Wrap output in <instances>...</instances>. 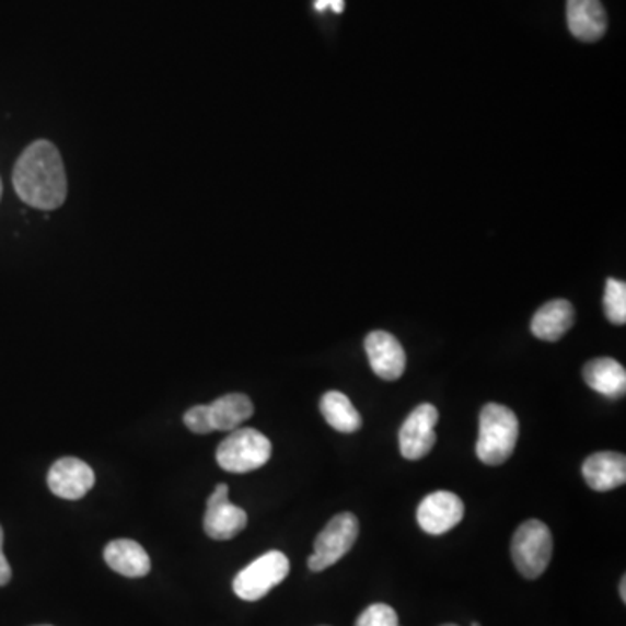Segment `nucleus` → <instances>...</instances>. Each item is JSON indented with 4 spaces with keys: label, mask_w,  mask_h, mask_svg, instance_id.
Returning a JSON list of instances; mask_svg holds the SVG:
<instances>
[{
    "label": "nucleus",
    "mask_w": 626,
    "mask_h": 626,
    "mask_svg": "<svg viewBox=\"0 0 626 626\" xmlns=\"http://www.w3.org/2000/svg\"><path fill=\"white\" fill-rule=\"evenodd\" d=\"M13 185L18 197L31 208L43 211L60 208L68 192L60 150L47 140L26 147L14 165Z\"/></svg>",
    "instance_id": "f257e3e1"
},
{
    "label": "nucleus",
    "mask_w": 626,
    "mask_h": 626,
    "mask_svg": "<svg viewBox=\"0 0 626 626\" xmlns=\"http://www.w3.org/2000/svg\"><path fill=\"white\" fill-rule=\"evenodd\" d=\"M519 418L510 407L486 404L478 418L477 456L486 465H503L515 451Z\"/></svg>",
    "instance_id": "f03ea898"
},
{
    "label": "nucleus",
    "mask_w": 626,
    "mask_h": 626,
    "mask_svg": "<svg viewBox=\"0 0 626 626\" xmlns=\"http://www.w3.org/2000/svg\"><path fill=\"white\" fill-rule=\"evenodd\" d=\"M271 442L254 428H237L218 445L217 462L230 474H247L267 465Z\"/></svg>",
    "instance_id": "7ed1b4c3"
},
{
    "label": "nucleus",
    "mask_w": 626,
    "mask_h": 626,
    "mask_svg": "<svg viewBox=\"0 0 626 626\" xmlns=\"http://www.w3.org/2000/svg\"><path fill=\"white\" fill-rule=\"evenodd\" d=\"M554 540L542 521H528L513 534L512 559L517 571L528 580H536L550 564Z\"/></svg>",
    "instance_id": "20e7f679"
},
{
    "label": "nucleus",
    "mask_w": 626,
    "mask_h": 626,
    "mask_svg": "<svg viewBox=\"0 0 626 626\" xmlns=\"http://www.w3.org/2000/svg\"><path fill=\"white\" fill-rule=\"evenodd\" d=\"M359 521L353 513L345 512L333 517L315 540L313 554L309 557L310 571L321 572L335 566L356 545Z\"/></svg>",
    "instance_id": "39448f33"
},
{
    "label": "nucleus",
    "mask_w": 626,
    "mask_h": 626,
    "mask_svg": "<svg viewBox=\"0 0 626 626\" xmlns=\"http://www.w3.org/2000/svg\"><path fill=\"white\" fill-rule=\"evenodd\" d=\"M289 567V559L282 552H267L235 576L233 592L242 601H259L288 578Z\"/></svg>",
    "instance_id": "423d86ee"
},
{
    "label": "nucleus",
    "mask_w": 626,
    "mask_h": 626,
    "mask_svg": "<svg viewBox=\"0 0 626 626\" xmlns=\"http://www.w3.org/2000/svg\"><path fill=\"white\" fill-rule=\"evenodd\" d=\"M439 424V410L432 404H419L404 421L398 444L406 460L416 462L427 456L436 445V427Z\"/></svg>",
    "instance_id": "0eeeda50"
},
{
    "label": "nucleus",
    "mask_w": 626,
    "mask_h": 626,
    "mask_svg": "<svg viewBox=\"0 0 626 626\" xmlns=\"http://www.w3.org/2000/svg\"><path fill=\"white\" fill-rule=\"evenodd\" d=\"M247 513L241 507L230 503L229 486L218 484L217 489L209 496L208 510L204 515V531L212 540L227 542L246 530Z\"/></svg>",
    "instance_id": "6e6552de"
},
{
    "label": "nucleus",
    "mask_w": 626,
    "mask_h": 626,
    "mask_svg": "<svg viewBox=\"0 0 626 626\" xmlns=\"http://www.w3.org/2000/svg\"><path fill=\"white\" fill-rule=\"evenodd\" d=\"M418 524L425 533H449L454 530L465 517V505L462 498L449 491H437L428 495L418 507Z\"/></svg>",
    "instance_id": "1a4fd4ad"
},
{
    "label": "nucleus",
    "mask_w": 626,
    "mask_h": 626,
    "mask_svg": "<svg viewBox=\"0 0 626 626\" xmlns=\"http://www.w3.org/2000/svg\"><path fill=\"white\" fill-rule=\"evenodd\" d=\"M93 468L79 457H61L49 470L47 484L53 495L63 500H81L94 486Z\"/></svg>",
    "instance_id": "9d476101"
},
{
    "label": "nucleus",
    "mask_w": 626,
    "mask_h": 626,
    "mask_svg": "<svg viewBox=\"0 0 626 626\" xmlns=\"http://www.w3.org/2000/svg\"><path fill=\"white\" fill-rule=\"evenodd\" d=\"M369 364L381 380L395 381L406 371V351L403 345L386 331L369 333L364 341Z\"/></svg>",
    "instance_id": "9b49d317"
},
{
    "label": "nucleus",
    "mask_w": 626,
    "mask_h": 626,
    "mask_svg": "<svg viewBox=\"0 0 626 626\" xmlns=\"http://www.w3.org/2000/svg\"><path fill=\"white\" fill-rule=\"evenodd\" d=\"M567 25L578 40H601L607 31V16L601 0H567Z\"/></svg>",
    "instance_id": "f8f14e48"
},
{
    "label": "nucleus",
    "mask_w": 626,
    "mask_h": 626,
    "mask_svg": "<svg viewBox=\"0 0 626 626\" xmlns=\"http://www.w3.org/2000/svg\"><path fill=\"white\" fill-rule=\"evenodd\" d=\"M583 477L593 491H613L626 483V457L619 453H595L583 463Z\"/></svg>",
    "instance_id": "ddd939ff"
},
{
    "label": "nucleus",
    "mask_w": 626,
    "mask_h": 626,
    "mask_svg": "<svg viewBox=\"0 0 626 626\" xmlns=\"http://www.w3.org/2000/svg\"><path fill=\"white\" fill-rule=\"evenodd\" d=\"M575 306L567 300L548 301L534 313L531 331L543 341H559L575 324Z\"/></svg>",
    "instance_id": "4468645a"
},
{
    "label": "nucleus",
    "mask_w": 626,
    "mask_h": 626,
    "mask_svg": "<svg viewBox=\"0 0 626 626\" xmlns=\"http://www.w3.org/2000/svg\"><path fill=\"white\" fill-rule=\"evenodd\" d=\"M105 563L126 578H143L152 567L147 550L132 540H115L108 543L105 548Z\"/></svg>",
    "instance_id": "2eb2a0df"
},
{
    "label": "nucleus",
    "mask_w": 626,
    "mask_h": 626,
    "mask_svg": "<svg viewBox=\"0 0 626 626\" xmlns=\"http://www.w3.org/2000/svg\"><path fill=\"white\" fill-rule=\"evenodd\" d=\"M584 383L599 394L622 398L626 394V371L618 360L601 357L587 362L583 368Z\"/></svg>",
    "instance_id": "dca6fc26"
},
{
    "label": "nucleus",
    "mask_w": 626,
    "mask_h": 626,
    "mask_svg": "<svg viewBox=\"0 0 626 626\" xmlns=\"http://www.w3.org/2000/svg\"><path fill=\"white\" fill-rule=\"evenodd\" d=\"M208 407L215 432H233L254 413L253 401L244 394L223 395Z\"/></svg>",
    "instance_id": "f3484780"
},
{
    "label": "nucleus",
    "mask_w": 626,
    "mask_h": 626,
    "mask_svg": "<svg viewBox=\"0 0 626 626\" xmlns=\"http://www.w3.org/2000/svg\"><path fill=\"white\" fill-rule=\"evenodd\" d=\"M321 413L329 427L341 433H353L362 427L359 410L351 404L350 398L341 392H327L321 398Z\"/></svg>",
    "instance_id": "a211bd4d"
},
{
    "label": "nucleus",
    "mask_w": 626,
    "mask_h": 626,
    "mask_svg": "<svg viewBox=\"0 0 626 626\" xmlns=\"http://www.w3.org/2000/svg\"><path fill=\"white\" fill-rule=\"evenodd\" d=\"M604 312L613 324L623 326L626 322V283L610 279L605 283Z\"/></svg>",
    "instance_id": "6ab92c4d"
},
{
    "label": "nucleus",
    "mask_w": 626,
    "mask_h": 626,
    "mask_svg": "<svg viewBox=\"0 0 626 626\" xmlns=\"http://www.w3.org/2000/svg\"><path fill=\"white\" fill-rule=\"evenodd\" d=\"M356 626H398V616L390 605L373 604L360 614Z\"/></svg>",
    "instance_id": "aec40b11"
},
{
    "label": "nucleus",
    "mask_w": 626,
    "mask_h": 626,
    "mask_svg": "<svg viewBox=\"0 0 626 626\" xmlns=\"http://www.w3.org/2000/svg\"><path fill=\"white\" fill-rule=\"evenodd\" d=\"M183 421L190 428L192 432L199 433V436H208V433L215 432L208 406L192 407L187 410V415L183 416Z\"/></svg>",
    "instance_id": "412c9836"
},
{
    "label": "nucleus",
    "mask_w": 626,
    "mask_h": 626,
    "mask_svg": "<svg viewBox=\"0 0 626 626\" xmlns=\"http://www.w3.org/2000/svg\"><path fill=\"white\" fill-rule=\"evenodd\" d=\"M2 545H4V531L0 528V587H4L11 581V566H9L8 559H5L4 552H2Z\"/></svg>",
    "instance_id": "4be33fe9"
},
{
    "label": "nucleus",
    "mask_w": 626,
    "mask_h": 626,
    "mask_svg": "<svg viewBox=\"0 0 626 626\" xmlns=\"http://www.w3.org/2000/svg\"><path fill=\"white\" fill-rule=\"evenodd\" d=\"M327 8L333 9L335 13H344L345 0H315L317 11H324Z\"/></svg>",
    "instance_id": "5701e85b"
},
{
    "label": "nucleus",
    "mask_w": 626,
    "mask_h": 626,
    "mask_svg": "<svg viewBox=\"0 0 626 626\" xmlns=\"http://www.w3.org/2000/svg\"><path fill=\"white\" fill-rule=\"evenodd\" d=\"M619 592H622L623 602H626V578L623 576L622 587H619Z\"/></svg>",
    "instance_id": "b1692460"
},
{
    "label": "nucleus",
    "mask_w": 626,
    "mask_h": 626,
    "mask_svg": "<svg viewBox=\"0 0 626 626\" xmlns=\"http://www.w3.org/2000/svg\"><path fill=\"white\" fill-rule=\"evenodd\" d=\"M0 199H2V182H0Z\"/></svg>",
    "instance_id": "393cba45"
},
{
    "label": "nucleus",
    "mask_w": 626,
    "mask_h": 626,
    "mask_svg": "<svg viewBox=\"0 0 626 626\" xmlns=\"http://www.w3.org/2000/svg\"><path fill=\"white\" fill-rule=\"evenodd\" d=\"M472 626H480L478 623H472Z\"/></svg>",
    "instance_id": "a878e982"
},
{
    "label": "nucleus",
    "mask_w": 626,
    "mask_h": 626,
    "mask_svg": "<svg viewBox=\"0 0 626 626\" xmlns=\"http://www.w3.org/2000/svg\"><path fill=\"white\" fill-rule=\"evenodd\" d=\"M442 626H457V625H442Z\"/></svg>",
    "instance_id": "bb28decb"
}]
</instances>
